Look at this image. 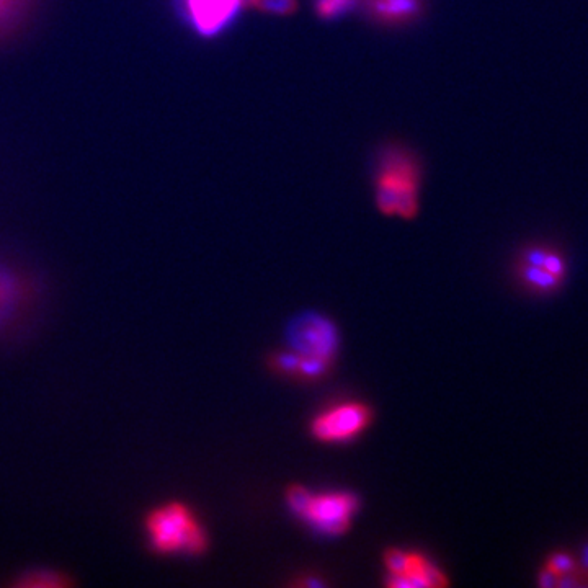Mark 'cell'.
I'll return each instance as SVG.
<instances>
[{
    "mask_svg": "<svg viewBox=\"0 0 588 588\" xmlns=\"http://www.w3.org/2000/svg\"><path fill=\"white\" fill-rule=\"evenodd\" d=\"M141 536L147 551L159 557H196L210 548L208 530L182 500H165L147 508Z\"/></svg>",
    "mask_w": 588,
    "mask_h": 588,
    "instance_id": "cell-1",
    "label": "cell"
},
{
    "mask_svg": "<svg viewBox=\"0 0 588 588\" xmlns=\"http://www.w3.org/2000/svg\"><path fill=\"white\" fill-rule=\"evenodd\" d=\"M45 304V285L40 275L0 254V345L27 334L38 321Z\"/></svg>",
    "mask_w": 588,
    "mask_h": 588,
    "instance_id": "cell-2",
    "label": "cell"
},
{
    "mask_svg": "<svg viewBox=\"0 0 588 588\" xmlns=\"http://www.w3.org/2000/svg\"><path fill=\"white\" fill-rule=\"evenodd\" d=\"M420 183L419 157L404 146L384 147L375 172L378 210L388 216L414 218L419 210Z\"/></svg>",
    "mask_w": 588,
    "mask_h": 588,
    "instance_id": "cell-3",
    "label": "cell"
},
{
    "mask_svg": "<svg viewBox=\"0 0 588 588\" xmlns=\"http://www.w3.org/2000/svg\"><path fill=\"white\" fill-rule=\"evenodd\" d=\"M288 504L298 517L326 535H342L352 525L358 500L348 492L312 494L301 486H291L286 494Z\"/></svg>",
    "mask_w": 588,
    "mask_h": 588,
    "instance_id": "cell-4",
    "label": "cell"
},
{
    "mask_svg": "<svg viewBox=\"0 0 588 588\" xmlns=\"http://www.w3.org/2000/svg\"><path fill=\"white\" fill-rule=\"evenodd\" d=\"M293 352L301 357L329 361L339 347V334L334 324L319 314H303L288 329Z\"/></svg>",
    "mask_w": 588,
    "mask_h": 588,
    "instance_id": "cell-5",
    "label": "cell"
},
{
    "mask_svg": "<svg viewBox=\"0 0 588 588\" xmlns=\"http://www.w3.org/2000/svg\"><path fill=\"white\" fill-rule=\"evenodd\" d=\"M371 422L370 407L360 402H343L312 420L311 432L324 443H342L358 437Z\"/></svg>",
    "mask_w": 588,
    "mask_h": 588,
    "instance_id": "cell-6",
    "label": "cell"
},
{
    "mask_svg": "<svg viewBox=\"0 0 588 588\" xmlns=\"http://www.w3.org/2000/svg\"><path fill=\"white\" fill-rule=\"evenodd\" d=\"M244 0H177L183 22L205 38L216 36L228 27Z\"/></svg>",
    "mask_w": 588,
    "mask_h": 588,
    "instance_id": "cell-7",
    "label": "cell"
},
{
    "mask_svg": "<svg viewBox=\"0 0 588 588\" xmlns=\"http://www.w3.org/2000/svg\"><path fill=\"white\" fill-rule=\"evenodd\" d=\"M518 272L526 286L538 291H551L564 280L566 263L561 255L548 247H533L525 250Z\"/></svg>",
    "mask_w": 588,
    "mask_h": 588,
    "instance_id": "cell-8",
    "label": "cell"
},
{
    "mask_svg": "<svg viewBox=\"0 0 588 588\" xmlns=\"http://www.w3.org/2000/svg\"><path fill=\"white\" fill-rule=\"evenodd\" d=\"M386 584L394 588L445 587L448 585V579L437 566L428 561L427 557L409 553L404 574L388 575Z\"/></svg>",
    "mask_w": 588,
    "mask_h": 588,
    "instance_id": "cell-9",
    "label": "cell"
},
{
    "mask_svg": "<svg viewBox=\"0 0 588 588\" xmlns=\"http://www.w3.org/2000/svg\"><path fill=\"white\" fill-rule=\"evenodd\" d=\"M76 585L72 574L58 566L32 564L15 572L10 579L12 588H69Z\"/></svg>",
    "mask_w": 588,
    "mask_h": 588,
    "instance_id": "cell-10",
    "label": "cell"
},
{
    "mask_svg": "<svg viewBox=\"0 0 588 588\" xmlns=\"http://www.w3.org/2000/svg\"><path fill=\"white\" fill-rule=\"evenodd\" d=\"M43 0H0V43L12 40L32 23Z\"/></svg>",
    "mask_w": 588,
    "mask_h": 588,
    "instance_id": "cell-11",
    "label": "cell"
},
{
    "mask_svg": "<svg viewBox=\"0 0 588 588\" xmlns=\"http://www.w3.org/2000/svg\"><path fill=\"white\" fill-rule=\"evenodd\" d=\"M420 5L422 0H368L366 9L384 25H402L419 15Z\"/></svg>",
    "mask_w": 588,
    "mask_h": 588,
    "instance_id": "cell-12",
    "label": "cell"
},
{
    "mask_svg": "<svg viewBox=\"0 0 588 588\" xmlns=\"http://www.w3.org/2000/svg\"><path fill=\"white\" fill-rule=\"evenodd\" d=\"M355 4L357 0H316V14L330 20L345 14Z\"/></svg>",
    "mask_w": 588,
    "mask_h": 588,
    "instance_id": "cell-13",
    "label": "cell"
}]
</instances>
